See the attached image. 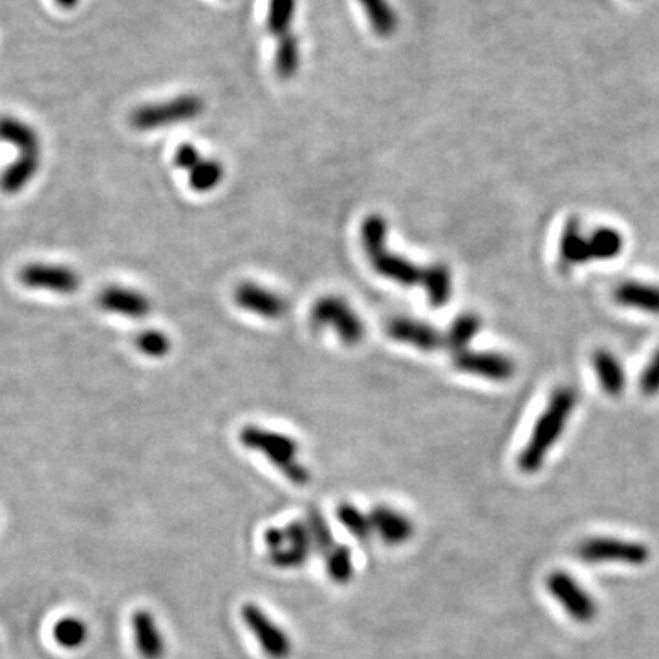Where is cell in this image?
Segmentation results:
<instances>
[{
	"label": "cell",
	"instance_id": "25",
	"mask_svg": "<svg viewBox=\"0 0 659 659\" xmlns=\"http://www.w3.org/2000/svg\"><path fill=\"white\" fill-rule=\"evenodd\" d=\"M367 13L372 30L379 37H390L398 28V15L392 10L387 0H359Z\"/></svg>",
	"mask_w": 659,
	"mask_h": 659
},
{
	"label": "cell",
	"instance_id": "21",
	"mask_svg": "<svg viewBox=\"0 0 659 659\" xmlns=\"http://www.w3.org/2000/svg\"><path fill=\"white\" fill-rule=\"evenodd\" d=\"M423 288L427 290L429 303L433 304L434 308H442L443 304H447V301L451 299V292H453L451 270L440 262L425 268Z\"/></svg>",
	"mask_w": 659,
	"mask_h": 659
},
{
	"label": "cell",
	"instance_id": "20",
	"mask_svg": "<svg viewBox=\"0 0 659 659\" xmlns=\"http://www.w3.org/2000/svg\"><path fill=\"white\" fill-rule=\"evenodd\" d=\"M592 361H594L595 374L599 378V385L603 387L608 396L617 398L625 390V383H627L619 359L608 350H597Z\"/></svg>",
	"mask_w": 659,
	"mask_h": 659
},
{
	"label": "cell",
	"instance_id": "1",
	"mask_svg": "<svg viewBox=\"0 0 659 659\" xmlns=\"http://www.w3.org/2000/svg\"><path fill=\"white\" fill-rule=\"evenodd\" d=\"M577 405V394L570 387H561L551 394L546 409L531 431L530 440L519 454V469L526 475H535L546 464L553 445L559 442L566 423L572 418Z\"/></svg>",
	"mask_w": 659,
	"mask_h": 659
},
{
	"label": "cell",
	"instance_id": "27",
	"mask_svg": "<svg viewBox=\"0 0 659 659\" xmlns=\"http://www.w3.org/2000/svg\"><path fill=\"white\" fill-rule=\"evenodd\" d=\"M480 326H482V321L475 314L460 315L454 321L451 328H449V332L445 335V345L449 346L453 356L458 352H462V350H467V345L471 343V339L480 330Z\"/></svg>",
	"mask_w": 659,
	"mask_h": 659
},
{
	"label": "cell",
	"instance_id": "6",
	"mask_svg": "<svg viewBox=\"0 0 659 659\" xmlns=\"http://www.w3.org/2000/svg\"><path fill=\"white\" fill-rule=\"evenodd\" d=\"M546 588L575 623L590 625L599 616V606L595 603L594 595L570 573L564 570L551 572L546 577Z\"/></svg>",
	"mask_w": 659,
	"mask_h": 659
},
{
	"label": "cell",
	"instance_id": "7",
	"mask_svg": "<svg viewBox=\"0 0 659 659\" xmlns=\"http://www.w3.org/2000/svg\"><path fill=\"white\" fill-rule=\"evenodd\" d=\"M312 323L317 328H334L346 346H356L365 337V326L354 308L341 297L328 295L312 308Z\"/></svg>",
	"mask_w": 659,
	"mask_h": 659
},
{
	"label": "cell",
	"instance_id": "30",
	"mask_svg": "<svg viewBox=\"0 0 659 659\" xmlns=\"http://www.w3.org/2000/svg\"><path fill=\"white\" fill-rule=\"evenodd\" d=\"M304 522H306L308 531H310L314 551L326 557L335 548L334 533H332V528H330L328 520L323 517V513L319 509H310L306 513Z\"/></svg>",
	"mask_w": 659,
	"mask_h": 659
},
{
	"label": "cell",
	"instance_id": "26",
	"mask_svg": "<svg viewBox=\"0 0 659 659\" xmlns=\"http://www.w3.org/2000/svg\"><path fill=\"white\" fill-rule=\"evenodd\" d=\"M335 517L343 524V528L348 533H352L356 537L357 541L367 544L372 539L374 528H372V522H370V515L363 513L354 504H346V502L341 504L335 511Z\"/></svg>",
	"mask_w": 659,
	"mask_h": 659
},
{
	"label": "cell",
	"instance_id": "9",
	"mask_svg": "<svg viewBox=\"0 0 659 659\" xmlns=\"http://www.w3.org/2000/svg\"><path fill=\"white\" fill-rule=\"evenodd\" d=\"M174 163L189 174V185L196 193H209L224 178L222 163L211 158H202L195 145L184 143L174 154Z\"/></svg>",
	"mask_w": 659,
	"mask_h": 659
},
{
	"label": "cell",
	"instance_id": "24",
	"mask_svg": "<svg viewBox=\"0 0 659 659\" xmlns=\"http://www.w3.org/2000/svg\"><path fill=\"white\" fill-rule=\"evenodd\" d=\"M592 260L616 259L625 248L623 235L614 227H599L588 237Z\"/></svg>",
	"mask_w": 659,
	"mask_h": 659
},
{
	"label": "cell",
	"instance_id": "15",
	"mask_svg": "<svg viewBox=\"0 0 659 659\" xmlns=\"http://www.w3.org/2000/svg\"><path fill=\"white\" fill-rule=\"evenodd\" d=\"M136 650L143 659L165 658V638L149 610H136L132 616Z\"/></svg>",
	"mask_w": 659,
	"mask_h": 659
},
{
	"label": "cell",
	"instance_id": "3",
	"mask_svg": "<svg viewBox=\"0 0 659 659\" xmlns=\"http://www.w3.org/2000/svg\"><path fill=\"white\" fill-rule=\"evenodd\" d=\"M240 443L246 449L262 454L277 471H281L284 478H288L295 486H306L312 480L310 471L297 458L299 445L290 436L268 431L257 425H248L240 431Z\"/></svg>",
	"mask_w": 659,
	"mask_h": 659
},
{
	"label": "cell",
	"instance_id": "13",
	"mask_svg": "<svg viewBox=\"0 0 659 659\" xmlns=\"http://www.w3.org/2000/svg\"><path fill=\"white\" fill-rule=\"evenodd\" d=\"M368 515L374 535H378L387 546H403L414 537V522L398 509L376 506Z\"/></svg>",
	"mask_w": 659,
	"mask_h": 659
},
{
	"label": "cell",
	"instance_id": "16",
	"mask_svg": "<svg viewBox=\"0 0 659 659\" xmlns=\"http://www.w3.org/2000/svg\"><path fill=\"white\" fill-rule=\"evenodd\" d=\"M99 306L112 314L125 315L132 319H141L151 314V301L136 290L110 286L99 295Z\"/></svg>",
	"mask_w": 659,
	"mask_h": 659
},
{
	"label": "cell",
	"instance_id": "5",
	"mask_svg": "<svg viewBox=\"0 0 659 659\" xmlns=\"http://www.w3.org/2000/svg\"><path fill=\"white\" fill-rule=\"evenodd\" d=\"M206 109L204 99L195 94H185L165 103L143 105L130 114V125L136 130H154L185 123L198 118Z\"/></svg>",
	"mask_w": 659,
	"mask_h": 659
},
{
	"label": "cell",
	"instance_id": "4",
	"mask_svg": "<svg viewBox=\"0 0 659 659\" xmlns=\"http://www.w3.org/2000/svg\"><path fill=\"white\" fill-rule=\"evenodd\" d=\"M575 555L584 564H625L638 568L650 561V548L643 542L617 537H588L575 546Z\"/></svg>",
	"mask_w": 659,
	"mask_h": 659
},
{
	"label": "cell",
	"instance_id": "23",
	"mask_svg": "<svg viewBox=\"0 0 659 659\" xmlns=\"http://www.w3.org/2000/svg\"><path fill=\"white\" fill-rule=\"evenodd\" d=\"M301 65V50H299V39L293 33H286L279 39L277 52H275V72L282 81H288L297 76V70Z\"/></svg>",
	"mask_w": 659,
	"mask_h": 659
},
{
	"label": "cell",
	"instance_id": "12",
	"mask_svg": "<svg viewBox=\"0 0 659 659\" xmlns=\"http://www.w3.org/2000/svg\"><path fill=\"white\" fill-rule=\"evenodd\" d=\"M387 332L394 341L416 346L423 352H436L445 345L443 337L434 326L416 321L411 317H394L387 323Z\"/></svg>",
	"mask_w": 659,
	"mask_h": 659
},
{
	"label": "cell",
	"instance_id": "31",
	"mask_svg": "<svg viewBox=\"0 0 659 659\" xmlns=\"http://www.w3.org/2000/svg\"><path fill=\"white\" fill-rule=\"evenodd\" d=\"M295 10H297V0H270V11H268L270 33L279 39L282 35L290 33Z\"/></svg>",
	"mask_w": 659,
	"mask_h": 659
},
{
	"label": "cell",
	"instance_id": "2",
	"mask_svg": "<svg viewBox=\"0 0 659 659\" xmlns=\"http://www.w3.org/2000/svg\"><path fill=\"white\" fill-rule=\"evenodd\" d=\"M387 220L381 215H368L361 226V240L372 268L379 275L403 286H418L425 282V268L416 266L411 260L390 253L387 248Z\"/></svg>",
	"mask_w": 659,
	"mask_h": 659
},
{
	"label": "cell",
	"instance_id": "8",
	"mask_svg": "<svg viewBox=\"0 0 659 659\" xmlns=\"http://www.w3.org/2000/svg\"><path fill=\"white\" fill-rule=\"evenodd\" d=\"M240 616L268 658L288 659L292 656V639L259 605L246 603L240 610Z\"/></svg>",
	"mask_w": 659,
	"mask_h": 659
},
{
	"label": "cell",
	"instance_id": "10",
	"mask_svg": "<svg viewBox=\"0 0 659 659\" xmlns=\"http://www.w3.org/2000/svg\"><path fill=\"white\" fill-rule=\"evenodd\" d=\"M453 359L458 370L480 378L508 381L515 376V363L498 352H473L467 348L454 354Z\"/></svg>",
	"mask_w": 659,
	"mask_h": 659
},
{
	"label": "cell",
	"instance_id": "19",
	"mask_svg": "<svg viewBox=\"0 0 659 659\" xmlns=\"http://www.w3.org/2000/svg\"><path fill=\"white\" fill-rule=\"evenodd\" d=\"M0 140L11 143L21 156H39V136L21 119L0 116Z\"/></svg>",
	"mask_w": 659,
	"mask_h": 659
},
{
	"label": "cell",
	"instance_id": "33",
	"mask_svg": "<svg viewBox=\"0 0 659 659\" xmlns=\"http://www.w3.org/2000/svg\"><path fill=\"white\" fill-rule=\"evenodd\" d=\"M136 346L143 356L163 357L171 352L169 337L160 330H145L136 337Z\"/></svg>",
	"mask_w": 659,
	"mask_h": 659
},
{
	"label": "cell",
	"instance_id": "17",
	"mask_svg": "<svg viewBox=\"0 0 659 659\" xmlns=\"http://www.w3.org/2000/svg\"><path fill=\"white\" fill-rule=\"evenodd\" d=\"M592 260L588 237H584L583 229L577 218H570L564 227L559 246V262L562 268H572L579 264H586Z\"/></svg>",
	"mask_w": 659,
	"mask_h": 659
},
{
	"label": "cell",
	"instance_id": "35",
	"mask_svg": "<svg viewBox=\"0 0 659 659\" xmlns=\"http://www.w3.org/2000/svg\"><path fill=\"white\" fill-rule=\"evenodd\" d=\"M54 2L61 10H74L79 4V0H54Z\"/></svg>",
	"mask_w": 659,
	"mask_h": 659
},
{
	"label": "cell",
	"instance_id": "22",
	"mask_svg": "<svg viewBox=\"0 0 659 659\" xmlns=\"http://www.w3.org/2000/svg\"><path fill=\"white\" fill-rule=\"evenodd\" d=\"M37 169H39V156H19V160L2 173L0 189L8 195L19 193L22 187L32 182Z\"/></svg>",
	"mask_w": 659,
	"mask_h": 659
},
{
	"label": "cell",
	"instance_id": "11",
	"mask_svg": "<svg viewBox=\"0 0 659 659\" xmlns=\"http://www.w3.org/2000/svg\"><path fill=\"white\" fill-rule=\"evenodd\" d=\"M21 282L33 290H50V292H76L81 279L76 271L65 266H50V264H30L21 271Z\"/></svg>",
	"mask_w": 659,
	"mask_h": 659
},
{
	"label": "cell",
	"instance_id": "34",
	"mask_svg": "<svg viewBox=\"0 0 659 659\" xmlns=\"http://www.w3.org/2000/svg\"><path fill=\"white\" fill-rule=\"evenodd\" d=\"M639 389L645 396H654L659 392V348L639 378Z\"/></svg>",
	"mask_w": 659,
	"mask_h": 659
},
{
	"label": "cell",
	"instance_id": "32",
	"mask_svg": "<svg viewBox=\"0 0 659 659\" xmlns=\"http://www.w3.org/2000/svg\"><path fill=\"white\" fill-rule=\"evenodd\" d=\"M310 555H312L310 550L284 544L282 548L268 551V561L271 566H275L279 570H293V568H301L303 564H306Z\"/></svg>",
	"mask_w": 659,
	"mask_h": 659
},
{
	"label": "cell",
	"instance_id": "14",
	"mask_svg": "<svg viewBox=\"0 0 659 659\" xmlns=\"http://www.w3.org/2000/svg\"><path fill=\"white\" fill-rule=\"evenodd\" d=\"M235 301L238 306L251 314L266 317V319H279L286 314L288 304L281 295L271 292L268 288H262L253 282H242L235 290Z\"/></svg>",
	"mask_w": 659,
	"mask_h": 659
},
{
	"label": "cell",
	"instance_id": "29",
	"mask_svg": "<svg viewBox=\"0 0 659 659\" xmlns=\"http://www.w3.org/2000/svg\"><path fill=\"white\" fill-rule=\"evenodd\" d=\"M326 573L335 584H348L354 579V557L348 546L335 544L334 550L325 557Z\"/></svg>",
	"mask_w": 659,
	"mask_h": 659
},
{
	"label": "cell",
	"instance_id": "28",
	"mask_svg": "<svg viewBox=\"0 0 659 659\" xmlns=\"http://www.w3.org/2000/svg\"><path fill=\"white\" fill-rule=\"evenodd\" d=\"M55 643L68 650L81 649L88 639V628L79 617H63L54 625Z\"/></svg>",
	"mask_w": 659,
	"mask_h": 659
},
{
	"label": "cell",
	"instance_id": "18",
	"mask_svg": "<svg viewBox=\"0 0 659 659\" xmlns=\"http://www.w3.org/2000/svg\"><path fill=\"white\" fill-rule=\"evenodd\" d=\"M614 299L621 306L636 308L647 314H659V286L627 281L619 284Z\"/></svg>",
	"mask_w": 659,
	"mask_h": 659
}]
</instances>
